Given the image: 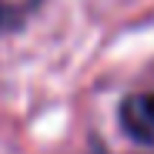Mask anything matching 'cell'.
<instances>
[{"label": "cell", "instance_id": "obj_2", "mask_svg": "<svg viewBox=\"0 0 154 154\" xmlns=\"http://www.w3.org/2000/svg\"><path fill=\"white\" fill-rule=\"evenodd\" d=\"M0 14H4V10H0Z\"/></svg>", "mask_w": 154, "mask_h": 154}, {"label": "cell", "instance_id": "obj_1", "mask_svg": "<svg viewBox=\"0 0 154 154\" xmlns=\"http://www.w3.org/2000/svg\"><path fill=\"white\" fill-rule=\"evenodd\" d=\"M121 121H124V131L134 141L154 147V94L127 97L124 107H121Z\"/></svg>", "mask_w": 154, "mask_h": 154}]
</instances>
